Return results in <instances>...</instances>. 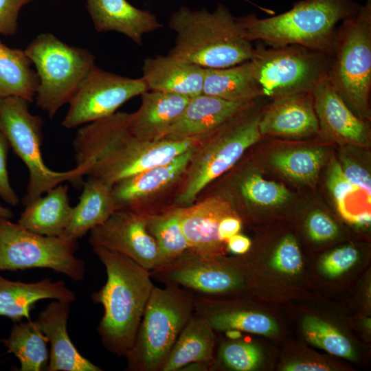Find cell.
I'll use <instances>...</instances> for the list:
<instances>
[{"label":"cell","instance_id":"35","mask_svg":"<svg viewBox=\"0 0 371 371\" xmlns=\"http://www.w3.org/2000/svg\"><path fill=\"white\" fill-rule=\"evenodd\" d=\"M304 337L312 344L338 357L352 359L354 351L349 340L335 327L313 316L302 323Z\"/></svg>","mask_w":371,"mask_h":371},{"label":"cell","instance_id":"9","mask_svg":"<svg viewBox=\"0 0 371 371\" xmlns=\"http://www.w3.org/2000/svg\"><path fill=\"white\" fill-rule=\"evenodd\" d=\"M24 52L38 77L36 104L52 118L69 102L79 84L95 65V56L88 49L69 45L51 33L36 36Z\"/></svg>","mask_w":371,"mask_h":371},{"label":"cell","instance_id":"27","mask_svg":"<svg viewBox=\"0 0 371 371\" xmlns=\"http://www.w3.org/2000/svg\"><path fill=\"white\" fill-rule=\"evenodd\" d=\"M82 188L78 204L72 207L70 221L64 233L76 239L104 223L115 211L112 186L87 177Z\"/></svg>","mask_w":371,"mask_h":371},{"label":"cell","instance_id":"7","mask_svg":"<svg viewBox=\"0 0 371 371\" xmlns=\"http://www.w3.org/2000/svg\"><path fill=\"white\" fill-rule=\"evenodd\" d=\"M328 80L346 105L361 119L370 116L371 0L337 27Z\"/></svg>","mask_w":371,"mask_h":371},{"label":"cell","instance_id":"39","mask_svg":"<svg viewBox=\"0 0 371 371\" xmlns=\"http://www.w3.org/2000/svg\"><path fill=\"white\" fill-rule=\"evenodd\" d=\"M357 258L358 252L354 247L339 248L324 256L322 260V268L328 276H337L352 267Z\"/></svg>","mask_w":371,"mask_h":371},{"label":"cell","instance_id":"19","mask_svg":"<svg viewBox=\"0 0 371 371\" xmlns=\"http://www.w3.org/2000/svg\"><path fill=\"white\" fill-rule=\"evenodd\" d=\"M55 300L42 310L34 321L50 343L47 371H102L83 357L72 343L67 330L69 304Z\"/></svg>","mask_w":371,"mask_h":371},{"label":"cell","instance_id":"17","mask_svg":"<svg viewBox=\"0 0 371 371\" xmlns=\"http://www.w3.org/2000/svg\"><path fill=\"white\" fill-rule=\"evenodd\" d=\"M259 122L262 136L304 137L319 133L312 92L273 98Z\"/></svg>","mask_w":371,"mask_h":371},{"label":"cell","instance_id":"42","mask_svg":"<svg viewBox=\"0 0 371 371\" xmlns=\"http://www.w3.org/2000/svg\"><path fill=\"white\" fill-rule=\"evenodd\" d=\"M9 147L8 139L0 132V197L10 205L16 206L19 203V199L11 186L7 169Z\"/></svg>","mask_w":371,"mask_h":371},{"label":"cell","instance_id":"10","mask_svg":"<svg viewBox=\"0 0 371 371\" xmlns=\"http://www.w3.org/2000/svg\"><path fill=\"white\" fill-rule=\"evenodd\" d=\"M332 57L298 45L254 47L249 60L262 96L313 92L328 79Z\"/></svg>","mask_w":371,"mask_h":371},{"label":"cell","instance_id":"14","mask_svg":"<svg viewBox=\"0 0 371 371\" xmlns=\"http://www.w3.org/2000/svg\"><path fill=\"white\" fill-rule=\"evenodd\" d=\"M91 247H102L124 254L151 271L162 265L158 247L147 229L146 215L115 210L90 231Z\"/></svg>","mask_w":371,"mask_h":371},{"label":"cell","instance_id":"23","mask_svg":"<svg viewBox=\"0 0 371 371\" xmlns=\"http://www.w3.org/2000/svg\"><path fill=\"white\" fill-rule=\"evenodd\" d=\"M139 109L131 113L130 132L143 141L159 140L179 117L191 98L147 91L141 95Z\"/></svg>","mask_w":371,"mask_h":371},{"label":"cell","instance_id":"13","mask_svg":"<svg viewBox=\"0 0 371 371\" xmlns=\"http://www.w3.org/2000/svg\"><path fill=\"white\" fill-rule=\"evenodd\" d=\"M150 271L152 279L207 297L238 290L245 282L238 268L224 256L190 249Z\"/></svg>","mask_w":371,"mask_h":371},{"label":"cell","instance_id":"28","mask_svg":"<svg viewBox=\"0 0 371 371\" xmlns=\"http://www.w3.org/2000/svg\"><path fill=\"white\" fill-rule=\"evenodd\" d=\"M202 93L238 103L263 97L249 60L225 68H204Z\"/></svg>","mask_w":371,"mask_h":371},{"label":"cell","instance_id":"2","mask_svg":"<svg viewBox=\"0 0 371 371\" xmlns=\"http://www.w3.org/2000/svg\"><path fill=\"white\" fill-rule=\"evenodd\" d=\"M104 265L106 281L91 300L104 308L97 328L104 347L118 357L131 350L155 286L150 271L129 257L102 247H92Z\"/></svg>","mask_w":371,"mask_h":371},{"label":"cell","instance_id":"29","mask_svg":"<svg viewBox=\"0 0 371 371\" xmlns=\"http://www.w3.org/2000/svg\"><path fill=\"white\" fill-rule=\"evenodd\" d=\"M214 330L203 317L193 313L177 337L160 371H177L192 362H212Z\"/></svg>","mask_w":371,"mask_h":371},{"label":"cell","instance_id":"47","mask_svg":"<svg viewBox=\"0 0 371 371\" xmlns=\"http://www.w3.org/2000/svg\"><path fill=\"white\" fill-rule=\"evenodd\" d=\"M370 212L363 211L352 214L348 221L358 226H368L370 224Z\"/></svg>","mask_w":371,"mask_h":371},{"label":"cell","instance_id":"18","mask_svg":"<svg viewBox=\"0 0 371 371\" xmlns=\"http://www.w3.org/2000/svg\"><path fill=\"white\" fill-rule=\"evenodd\" d=\"M312 93L319 133L323 137L358 146L368 144L369 130L365 120L352 112L328 79L318 85Z\"/></svg>","mask_w":371,"mask_h":371},{"label":"cell","instance_id":"22","mask_svg":"<svg viewBox=\"0 0 371 371\" xmlns=\"http://www.w3.org/2000/svg\"><path fill=\"white\" fill-rule=\"evenodd\" d=\"M142 77L148 91L172 93L192 98L202 94L204 68L167 56L146 58Z\"/></svg>","mask_w":371,"mask_h":371},{"label":"cell","instance_id":"49","mask_svg":"<svg viewBox=\"0 0 371 371\" xmlns=\"http://www.w3.org/2000/svg\"><path fill=\"white\" fill-rule=\"evenodd\" d=\"M226 336L232 340H237L241 337V331L236 329H230L225 330Z\"/></svg>","mask_w":371,"mask_h":371},{"label":"cell","instance_id":"30","mask_svg":"<svg viewBox=\"0 0 371 371\" xmlns=\"http://www.w3.org/2000/svg\"><path fill=\"white\" fill-rule=\"evenodd\" d=\"M24 50L12 48L0 39V98L17 96L32 102L38 77Z\"/></svg>","mask_w":371,"mask_h":371},{"label":"cell","instance_id":"3","mask_svg":"<svg viewBox=\"0 0 371 371\" xmlns=\"http://www.w3.org/2000/svg\"><path fill=\"white\" fill-rule=\"evenodd\" d=\"M177 34L170 56L203 68H225L249 60L254 46L238 20L223 5L214 12L181 7L168 21Z\"/></svg>","mask_w":371,"mask_h":371},{"label":"cell","instance_id":"1","mask_svg":"<svg viewBox=\"0 0 371 371\" xmlns=\"http://www.w3.org/2000/svg\"><path fill=\"white\" fill-rule=\"evenodd\" d=\"M131 113L115 112L82 126L73 140L76 166H86L85 176L113 186L115 183L166 164L200 140L143 141L130 132Z\"/></svg>","mask_w":371,"mask_h":371},{"label":"cell","instance_id":"20","mask_svg":"<svg viewBox=\"0 0 371 371\" xmlns=\"http://www.w3.org/2000/svg\"><path fill=\"white\" fill-rule=\"evenodd\" d=\"M248 103L232 102L203 93L192 97L179 117L160 139L200 140Z\"/></svg>","mask_w":371,"mask_h":371},{"label":"cell","instance_id":"12","mask_svg":"<svg viewBox=\"0 0 371 371\" xmlns=\"http://www.w3.org/2000/svg\"><path fill=\"white\" fill-rule=\"evenodd\" d=\"M147 91L142 78L124 77L95 65L68 103L69 109L61 124L72 128L106 117L128 100Z\"/></svg>","mask_w":371,"mask_h":371},{"label":"cell","instance_id":"8","mask_svg":"<svg viewBox=\"0 0 371 371\" xmlns=\"http://www.w3.org/2000/svg\"><path fill=\"white\" fill-rule=\"evenodd\" d=\"M30 102L17 96L0 98V132L29 172L25 206L64 181L82 186L87 170L85 166H76L74 169L57 172L47 166L41 153L43 120L30 113Z\"/></svg>","mask_w":371,"mask_h":371},{"label":"cell","instance_id":"44","mask_svg":"<svg viewBox=\"0 0 371 371\" xmlns=\"http://www.w3.org/2000/svg\"><path fill=\"white\" fill-rule=\"evenodd\" d=\"M242 227V220L237 214L228 215L219 223L218 233L220 240L226 244L227 240L238 234Z\"/></svg>","mask_w":371,"mask_h":371},{"label":"cell","instance_id":"46","mask_svg":"<svg viewBox=\"0 0 371 371\" xmlns=\"http://www.w3.org/2000/svg\"><path fill=\"white\" fill-rule=\"evenodd\" d=\"M283 370L286 371H326L330 369L328 366L320 363L297 362L287 364Z\"/></svg>","mask_w":371,"mask_h":371},{"label":"cell","instance_id":"38","mask_svg":"<svg viewBox=\"0 0 371 371\" xmlns=\"http://www.w3.org/2000/svg\"><path fill=\"white\" fill-rule=\"evenodd\" d=\"M274 269L282 273L295 274L302 267L298 245L291 236L285 237L278 246L271 260Z\"/></svg>","mask_w":371,"mask_h":371},{"label":"cell","instance_id":"45","mask_svg":"<svg viewBox=\"0 0 371 371\" xmlns=\"http://www.w3.org/2000/svg\"><path fill=\"white\" fill-rule=\"evenodd\" d=\"M251 245L250 239L238 233L230 237L226 242L227 249L237 255L246 254L249 250Z\"/></svg>","mask_w":371,"mask_h":371},{"label":"cell","instance_id":"16","mask_svg":"<svg viewBox=\"0 0 371 371\" xmlns=\"http://www.w3.org/2000/svg\"><path fill=\"white\" fill-rule=\"evenodd\" d=\"M237 214L232 205L216 194L201 196L190 205L182 207L181 225L188 249L209 255L224 256L226 244L218 228L224 217Z\"/></svg>","mask_w":371,"mask_h":371},{"label":"cell","instance_id":"24","mask_svg":"<svg viewBox=\"0 0 371 371\" xmlns=\"http://www.w3.org/2000/svg\"><path fill=\"white\" fill-rule=\"evenodd\" d=\"M76 298L75 293L61 280L54 282L45 278L26 283L11 281L0 276V315L8 317L14 322L23 318L30 321V311L41 300L52 299L72 303Z\"/></svg>","mask_w":371,"mask_h":371},{"label":"cell","instance_id":"40","mask_svg":"<svg viewBox=\"0 0 371 371\" xmlns=\"http://www.w3.org/2000/svg\"><path fill=\"white\" fill-rule=\"evenodd\" d=\"M306 227L310 237L315 241L332 239L338 232L336 223L328 216L319 211L310 214Z\"/></svg>","mask_w":371,"mask_h":371},{"label":"cell","instance_id":"15","mask_svg":"<svg viewBox=\"0 0 371 371\" xmlns=\"http://www.w3.org/2000/svg\"><path fill=\"white\" fill-rule=\"evenodd\" d=\"M196 144L170 161L126 177L112 186L115 210L142 214L144 203L181 181Z\"/></svg>","mask_w":371,"mask_h":371},{"label":"cell","instance_id":"37","mask_svg":"<svg viewBox=\"0 0 371 371\" xmlns=\"http://www.w3.org/2000/svg\"><path fill=\"white\" fill-rule=\"evenodd\" d=\"M327 186L339 212L343 216L346 212L345 205L346 199L360 189L346 179L341 164L336 160L332 161L328 168Z\"/></svg>","mask_w":371,"mask_h":371},{"label":"cell","instance_id":"21","mask_svg":"<svg viewBox=\"0 0 371 371\" xmlns=\"http://www.w3.org/2000/svg\"><path fill=\"white\" fill-rule=\"evenodd\" d=\"M86 6L97 32H116L138 45H142L145 34L162 27L152 12L126 0H86Z\"/></svg>","mask_w":371,"mask_h":371},{"label":"cell","instance_id":"6","mask_svg":"<svg viewBox=\"0 0 371 371\" xmlns=\"http://www.w3.org/2000/svg\"><path fill=\"white\" fill-rule=\"evenodd\" d=\"M194 295L192 291L173 284L153 287L134 344L126 357V370H161L194 313Z\"/></svg>","mask_w":371,"mask_h":371},{"label":"cell","instance_id":"5","mask_svg":"<svg viewBox=\"0 0 371 371\" xmlns=\"http://www.w3.org/2000/svg\"><path fill=\"white\" fill-rule=\"evenodd\" d=\"M258 99L200 139L179 183L172 205H192L209 184L231 170L245 152L260 140L262 111L255 110Z\"/></svg>","mask_w":371,"mask_h":371},{"label":"cell","instance_id":"34","mask_svg":"<svg viewBox=\"0 0 371 371\" xmlns=\"http://www.w3.org/2000/svg\"><path fill=\"white\" fill-rule=\"evenodd\" d=\"M325 159L322 148H298L274 153L270 159L272 166L284 176L297 181L308 183L318 177Z\"/></svg>","mask_w":371,"mask_h":371},{"label":"cell","instance_id":"43","mask_svg":"<svg viewBox=\"0 0 371 371\" xmlns=\"http://www.w3.org/2000/svg\"><path fill=\"white\" fill-rule=\"evenodd\" d=\"M346 179L363 190L367 195V202L370 203L371 177L369 172L352 160L344 157L341 164Z\"/></svg>","mask_w":371,"mask_h":371},{"label":"cell","instance_id":"4","mask_svg":"<svg viewBox=\"0 0 371 371\" xmlns=\"http://www.w3.org/2000/svg\"><path fill=\"white\" fill-rule=\"evenodd\" d=\"M360 7L353 0H302L272 17L258 19L250 14L238 20L250 42L298 45L332 56L338 25Z\"/></svg>","mask_w":371,"mask_h":371},{"label":"cell","instance_id":"26","mask_svg":"<svg viewBox=\"0 0 371 371\" xmlns=\"http://www.w3.org/2000/svg\"><path fill=\"white\" fill-rule=\"evenodd\" d=\"M194 313L205 318L216 331L236 329L260 335H272L277 331L276 323L261 313L221 304L198 293L194 295Z\"/></svg>","mask_w":371,"mask_h":371},{"label":"cell","instance_id":"25","mask_svg":"<svg viewBox=\"0 0 371 371\" xmlns=\"http://www.w3.org/2000/svg\"><path fill=\"white\" fill-rule=\"evenodd\" d=\"M67 185L59 184L44 196L25 206L17 223L23 228L44 236L64 234L70 221V205Z\"/></svg>","mask_w":371,"mask_h":371},{"label":"cell","instance_id":"41","mask_svg":"<svg viewBox=\"0 0 371 371\" xmlns=\"http://www.w3.org/2000/svg\"><path fill=\"white\" fill-rule=\"evenodd\" d=\"M33 0H0V34L13 36L17 31L21 8Z\"/></svg>","mask_w":371,"mask_h":371},{"label":"cell","instance_id":"32","mask_svg":"<svg viewBox=\"0 0 371 371\" xmlns=\"http://www.w3.org/2000/svg\"><path fill=\"white\" fill-rule=\"evenodd\" d=\"M182 207L170 205L146 215L147 229L154 238L162 265L188 249L181 225Z\"/></svg>","mask_w":371,"mask_h":371},{"label":"cell","instance_id":"50","mask_svg":"<svg viewBox=\"0 0 371 371\" xmlns=\"http://www.w3.org/2000/svg\"><path fill=\"white\" fill-rule=\"evenodd\" d=\"M12 216H13L12 212L10 210L4 207L0 204V218L10 219Z\"/></svg>","mask_w":371,"mask_h":371},{"label":"cell","instance_id":"48","mask_svg":"<svg viewBox=\"0 0 371 371\" xmlns=\"http://www.w3.org/2000/svg\"><path fill=\"white\" fill-rule=\"evenodd\" d=\"M212 362H192L183 367L180 370L183 371H205L211 368Z\"/></svg>","mask_w":371,"mask_h":371},{"label":"cell","instance_id":"31","mask_svg":"<svg viewBox=\"0 0 371 371\" xmlns=\"http://www.w3.org/2000/svg\"><path fill=\"white\" fill-rule=\"evenodd\" d=\"M2 341L8 352L19 359L21 371L47 369L49 359V341L34 321L14 322L9 337Z\"/></svg>","mask_w":371,"mask_h":371},{"label":"cell","instance_id":"11","mask_svg":"<svg viewBox=\"0 0 371 371\" xmlns=\"http://www.w3.org/2000/svg\"><path fill=\"white\" fill-rule=\"evenodd\" d=\"M78 239L67 234L49 236L0 218V271L45 268L81 281L85 263L75 256Z\"/></svg>","mask_w":371,"mask_h":371},{"label":"cell","instance_id":"33","mask_svg":"<svg viewBox=\"0 0 371 371\" xmlns=\"http://www.w3.org/2000/svg\"><path fill=\"white\" fill-rule=\"evenodd\" d=\"M234 180L232 188L215 191L207 195H219L227 201L238 196L246 204L261 206L280 205L291 196L284 185L267 181L255 172L245 173Z\"/></svg>","mask_w":371,"mask_h":371},{"label":"cell","instance_id":"36","mask_svg":"<svg viewBox=\"0 0 371 371\" xmlns=\"http://www.w3.org/2000/svg\"><path fill=\"white\" fill-rule=\"evenodd\" d=\"M219 361L225 367L237 371H251L261 361L260 349L254 344L232 341L223 344L219 351Z\"/></svg>","mask_w":371,"mask_h":371}]
</instances>
